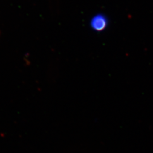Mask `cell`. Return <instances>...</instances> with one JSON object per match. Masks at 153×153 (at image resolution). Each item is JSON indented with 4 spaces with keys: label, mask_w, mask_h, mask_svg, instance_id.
<instances>
[{
    "label": "cell",
    "mask_w": 153,
    "mask_h": 153,
    "mask_svg": "<svg viewBox=\"0 0 153 153\" xmlns=\"http://www.w3.org/2000/svg\"><path fill=\"white\" fill-rule=\"evenodd\" d=\"M108 25V20L103 14H99L93 17L90 21V26L93 30L102 32L105 30Z\"/></svg>",
    "instance_id": "cell-1"
}]
</instances>
